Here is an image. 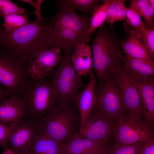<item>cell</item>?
I'll list each match as a JSON object with an SVG mask.
<instances>
[{
	"label": "cell",
	"mask_w": 154,
	"mask_h": 154,
	"mask_svg": "<svg viewBox=\"0 0 154 154\" xmlns=\"http://www.w3.org/2000/svg\"><path fill=\"white\" fill-rule=\"evenodd\" d=\"M21 1L23 3H28L32 7H33L34 8H35L36 5H37V2L36 1H35L33 0H21Z\"/></svg>",
	"instance_id": "obj_36"
},
{
	"label": "cell",
	"mask_w": 154,
	"mask_h": 154,
	"mask_svg": "<svg viewBox=\"0 0 154 154\" xmlns=\"http://www.w3.org/2000/svg\"><path fill=\"white\" fill-rule=\"evenodd\" d=\"M6 154H15L13 151L10 149H7L5 151Z\"/></svg>",
	"instance_id": "obj_39"
},
{
	"label": "cell",
	"mask_w": 154,
	"mask_h": 154,
	"mask_svg": "<svg viewBox=\"0 0 154 154\" xmlns=\"http://www.w3.org/2000/svg\"><path fill=\"white\" fill-rule=\"evenodd\" d=\"M39 129V125L19 124L11 132L9 141L15 150H25Z\"/></svg>",
	"instance_id": "obj_21"
},
{
	"label": "cell",
	"mask_w": 154,
	"mask_h": 154,
	"mask_svg": "<svg viewBox=\"0 0 154 154\" xmlns=\"http://www.w3.org/2000/svg\"><path fill=\"white\" fill-rule=\"evenodd\" d=\"M64 53L62 61L54 69L50 80L57 96L59 103L72 104L74 97L83 86L82 76L76 72L71 62L72 54L68 52Z\"/></svg>",
	"instance_id": "obj_5"
},
{
	"label": "cell",
	"mask_w": 154,
	"mask_h": 154,
	"mask_svg": "<svg viewBox=\"0 0 154 154\" xmlns=\"http://www.w3.org/2000/svg\"><path fill=\"white\" fill-rule=\"evenodd\" d=\"M89 82L85 88L74 97L80 118V132L83 129L85 121L92 112L96 103L95 90L96 79L94 72L89 74Z\"/></svg>",
	"instance_id": "obj_14"
},
{
	"label": "cell",
	"mask_w": 154,
	"mask_h": 154,
	"mask_svg": "<svg viewBox=\"0 0 154 154\" xmlns=\"http://www.w3.org/2000/svg\"><path fill=\"white\" fill-rule=\"evenodd\" d=\"M145 142L129 144L115 143L112 146L108 147L106 154H137L139 147Z\"/></svg>",
	"instance_id": "obj_29"
},
{
	"label": "cell",
	"mask_w": 154,
	"mask_h": 154,
	"mask_svg": "<svg viewBox=\"0 0 154 154\" xmlns=\"http://www.w3.org/2000/svg\"><path fill=\"white\" fill-rule=\"evenodd\" d=\"M120 97L124 111L128 114H141L140 98L135 81L123 66L112 76Z\"/></svg>",
	"instance_id": "obj_9"
},
{
	"label": "cell",
	"mask_w": 154,
	"mask_h": 154,
	"mask_svg": "<svg viewBox=\"0 0 154 154\" xmlns=\"http://www.w3.org/2000/svg\"><path fill=\"white\" fill-rule=\"evenodd\" d=\"M26 66L17 56L0 51V84L11 96H19L29 78Z\"/></svg>",
	"instance_id": "obj_6"
},
{
	"label": "cell",
	"mask_w": 154,
	"mask_h": 154,
	"mask_svg": "<svg viewBox=\"0 0 154 154\" xmlns=\"http://www.w3.org/2000/svg\"><path fill=\"white\" fill-rule=\"evenodd\" d=\"M125 0H110L106 9V21L114 24L118 21L124 20L127 8Z\"/></svg>",
	"instance_id": "obj_26"
},
{
	"label": "cell",
	"mask_w": 154,
	"mask_h": 154,
	"mask_svg": "<svg viewBox=\"0 0 154 154\" xmlns=\"http://www.w3.org/2000/svg\"><path fill=\"white\" fill-rule=\"evenodd\" d=\"M4 33L5 31L3 29L2 27L0 25V51L2 48V40Z\"/></svg>",
	"instance_id": "obj_37"
},
{
	"label": "cell",
	"mask_w": 154,
	"mask_h": 154,
	"mask_svg": "<svg viewBox=\"0 0 154 154\" xmlns=\"http://www.w3.org/2000/svg\"><path fill=\"white\" fill-rule=\"evenodd\" d=\"M150 6L153 9H154V0H148Z\"/></svg>",
	"instance_id": "obj_38"
},
{
	"label": "cell",
	"mask_w": 154,
	"mask_h": 154,
	"mask_svg": "<svg viewBox=\"0 0 154 154\" xmlns=\"http://www.w3.org/2000/svg\"><path fill=\"white\" fill-rule=\"evenodd\" d=\"M108 146L107 142L89 139L78 132L62 145L61 152L64 154H95L105 151Z\"/></svg>",
	"instance_id": "obj_13"
},
{
	"label": "cell",
	"mask_w": 154,
	"mask_h": 154,
	"mask_svg": "<svg viewBox=\"0 0 154 154\" xmlns=\"http://www.w3.org/2000/svg\"><path fill=\"white\" fill-rule=\"evenodd\" d=\"M2 154H6L5 153V152L4 151L3 152V153Z\"/></svg>",
	"instance_id": "obj_41"
},
{
	"label": "cell",
	"mask_w": 154,
	"mask_h": 154,
	"mask_svg": "<svg viewBox=\"0 0 154 154\" xmlns=\"http://www.w3.org/2000/svg\"><path fill=\"white\" fill-rule=\"evenodd\" d=\"M15 127L0 123V145L7 150L9 145V137L11 131Z\"/></svg>",
	"instance_id": "obj_32"
},
{
	"label": "cell",
	"mask_w": 154,
	"mask_h": 154,
	"mask_svg": "<svg viewBox=\"0 0 154 154\" xmlns=\"http://www.w3.org/2000/svg\"><path fill=\"white\" fill-rule=\"evenodd\" d=\"M60 49L52 47L40 53L27 66L28 76L32 78H47L63 59Z\"/></svg>",
	"instance_id": "obj_11"
},
{
	"label": "cell",
	"mask_w": 154,
	"mask_h": 154,
	"mask_svg": "<svg viewBox=\"0 0 154 154\" xmlns=\"http://www.w3.org/2000/svg\"><path fill=\"white\" fill-rule=\"evenodd\" d=\"M116 126L113 122L100 112L94 109L87 118L80 134L89 139L107 143L114 135Z\"/></svg>",
	"instance_id": "obj_10"
},
{
	"label": "cell",
	"mask_w": 154,
	"mask_h": 154,
	"mask_svg": "<svg viewBox=\"0 0 154 154\" xmlns=\"http://www.w3.org/2000/svg\"><path fill=\"white\" fill-rule=\"evenodd\" d=\"M134 80L140 96L141 116L148 123L153 124L154 121L153 77L145 80Z\"/></svg>",
	"instance_id": "obj_15"
},
{
	"label": "cell",
	"mask_w": 154,
	"mask_h": 154,
	"mask_svg": "<svg viewBox=\"0 0 154 154\" xmlns=\"http://www.w3.org/2000/svg\"><path fill=\"white\" fill-rule=\"evenodd\" d=\"M124 40L116 33L114 24L106 21L96 33L91 48L93 66L99 82L112 77L122 68L120 48Z\"/></svg>",
	"instance_id": "obj_2"
},
{
	"label": "cell",
	"mask_w": 154,
	"mask_h": 154,
	"mask_svg": "<svg viewBox=\"0 0 154 154\" xmlns=\"http://www.w3.org/2000/svg\"><path fill=\"white\" fill-rule=\"evenodd\" d=\"M80 118L72 103L60 102L42 119L39 130L62 145L79 132Z\"/></svg>",
	"instance_id": "obj_3"
},
{
	"label": "cell",
	"mask_w": 154,
	"mask_h": 154,
	"mask_svg": "<svg viewBox=\"0 0 154 154\" xmlns=\"http://www.w3.org/2000/svg\"><path fill=\"white\" fill-rule=\"evenodd\" d=\"M91 47L86 44L78 45L71 56L70 60L76 72L86 76L91 71L93 59Z\"/></svg>",
	"instance_id": "obj_18"
},
{
	"label": "cell",
	"mask_w": 154,
	"mask_h": 154,
	"mask_svg": "<svg viewBox=\"0 0 154 154\" xmlns=\"http://www.w3.org/2000/svg\"><path fill=\"white\" fill-rule=\"evenodd\" d=\"M124 21L123 25L127 33L134 29H141L146 26L140 16L128 8Z\"/></svg>",
	"instance_id": "obj_30"
},
{
	"label": "cell",
	"mask_w": 154,
	"mask_h": 154,
	"mask_svg": "<svg viewBox=\"0 0 154 154\" xmlns=\"http://www.w3.org/2000/svg\"><path fill=\"white\" fill-rule=\"evenodd\" d=\"M18 98L24 105L25 114L37 117L43 116L59 103L57 96L47 78L29 77Z\"/></svg>",
	"instance_id": "obj_4"
},
{
	"label": "cell",
	"mask_w": 154,
	"mask_h": 154,
	"mask_svg": "<svg viewBox=\"0 0 154 154\" xmlns=\"http://www.w3.org/2000/svg\"><path fill=\"white\" fill-rule=\"evenodd\" d=\"M122 66L134 80H145L153 77L154 63L142 59L128 57L122 54Z\"/></svg>",
	"instance_id": "obj_17"
},
{
	"label": "cell",
	"mask_w": 154,
	"mask_h": 154,
	"mask_svg": "<svg viewBox=\"0 0 154 154\" xmlns=\"http://www.w3.org/2000/svg\"><path fill=\"white\" fill-rule=\"evenodd\" d=\"M25 114L19 98L10 96L0 104V123L16 127Z\"/></svg>",
	"instance_id": "obj_16"
},
{
	"label": "cell",
	"mask_w": 154,
	"mask_h": 154,
	"mask_svg": "<svg viewBox=\"0 0 154 154\" xmlns=\"http://www.w3.org/2000/svg\"><path fill=\"white\" fill-rule=\"evenodd\" d=\"M29 15L26 14H12L4 17L2 27L6 33L15 31L27 24L29 22Z\"/></svg>",
	"instance_id": "obj_28"
},
{
	"label": "cell",
	"mask_w": 154,
	"mask_h": 154,
	"mask_svg": "<svg viewBox=\"0 0 154 154\" xmlns=\"http://www.w3.org/2000/svg\"><path fill=\"white\" fill-rule=\"evenodd\" d=\"M128 34V38L123 42L121 46L125 55L148 61H153L148 56L144 45L137 35L133 32H130Z\"/></svg>",
	"instance_id": "obj_23"
},
{
	"label": "cell",
	"mask_w": 154,
	"mask_h": 154,
	"mask_svg": "<svg viewBox=\"0 0 154 154\" xmlns=\"http://www.w3.org/2000/svg\"><path fill=\"white\" fill-rule=\"evenodd\" d=\"M53 35L50 22L29 21L15 31L5 32L0 51L18 57L27 66L41 52L54 47Z\"/></svg>",
	"instance_id": "obj_1"
},
{
	"label": "cell",
	"mask_w": 154,
	"mask_h": 154,
	"mask_svg": "<svg viewBox=\"0 0 154 154\" xmlns=\"http://www.w3.org/2000/svg\"><path fill=\"white\" fill-rule=\"evenodd\" d=\"M10 96L7 90L0 84V104Z\"/></svg>",
	"instance_id": "obj_35"
},
{
	"label": "cell",
	"mask_w": 154,
	"mask_h": 154,
	"mask_svg": "<svg viewBox=\"0 0 154 154\" xmlns=\"http://www.w3.org/2000/svg\"><path fill=\"white\" fill-rule=\"evenodd\" d=\"M104 3L100 0H58L56 3V8L72 11L78 10L92 16Z\"/></svg>",
	"instance_id": "obj_22"
},
{
	"label": "cell",
	"mask_w": 154,
	"mask_h": 154,
	"mask_svg": "<svg viewBox=\"0 0 154 154\" xmlns=\"http://www.w3.org/2000/svg\"><path fill=\"white\" fill-rule=\"evenodd\" d=\"M144 45L148 56L153 60L154 58V27L146 26L134 31Z\"/></svg>",
	"instance_id": "obj_27"
},
{
	"label": "cell",
	"mask_w": 154,
	"mask_h": 154,
	"mask_svg": "<svg viewBox=\"0 0 154 154\" xmlns=\"http://www.w3.org/2000/svg\"><path fill=\"white\" fill-rule=\"evenodd\" d=\"M62 147V145L38 129L26 150L31 151L29 154H60Z\"/></svg>",
	"instance_id": "obj_20"
},
{
	"label": "cell",
	"mask_w": 154,
	"mask_h": 154,
	"mask_svg": "<svg viewBox=\"0 0 154 154\" xmlns=\"http://www.w3.org/2000/svg\"><path fill=\"white\" fill-rule=\"evenodd\" d=\"M103 1L104 3L92 15L90 27L80 44H85L90 41V37L94 32L106 21V9L110 0H103Z\"/></svg>",
	"instance_id": "obj_24"
},
{
	"label": "cell",
	"mask_w": 154,
	"mask_h": 154,
	"mask_svg": "<svg viewBox=\"0 0 154 154\" xmlns=\"http://www.w3.org/2000/svg\"><path fill=\"white\" fill-rule=\"evenodd\" d=\"M137 154H154V139L152 137L140 147Z\"/></svg>",
	"instance_id": "obj_33"
},
{
	"label": "cell",
	"mask_w": 154,
	"mask_h": 154,
	"mask_svg": "<svg viewBox=\"0 0 154 154\" xmlns=\"http://www.w3.org/2000/svg\"><path fill=\"white\" fill-rule=\"evenodd\" d=\"M26 154V153H24V154Z\"/></svg>",
	"instance_id": "obj_43"
},
{
	"label": "cell",
	"mask_w": 154,
	"mask_h": 154,
	"mask_svg": "<svg viewBox=\"0 0 154 154\" xmlns=\"http://www.w3.org/2000/svg\"><path fill=\"white\" fill-rule=\"evenodd\" d=\"M56 9L54 15L44 20L50 22L53 27L71 30L83 38L90 27L92 17L79 15L75 11Z\"/></svg>",
	"instance_id": "obj_12"
},
{
	"label": "cell",
	"mask_w": 154,
	"mask_h": 154,
	"mask_svg": "<svg viewBox=\"0 0 154 154\" xmlns=\"http://www.w3.org/2000/svg\"><path fill=\"white\" fill-rule=\"evenodd\" d=\"M60 154H64L63 153H62V152H61V153H60Z\"/></svg>",
	"instance_id": "obj_42"
},
{
	"label": "cell",
	"mask_w": 154,
	"mask_h": 154,
	"mask_svg": "<svg viewBox=\"0 0 154 154\" xmlns=\"http://www.w3.org/2000/svg\"><path fill=\"white\" fill-rule=\"evenodd\" d=\"M27 13L25 9L19 7L9 0H0V16L3 18L12 14H25Z\"/></svg>",
	"instance_id": "obj_31"
},
{
	"label": "cell",
	"mask_w": 154,
	"mask_h": 154,
	"mask_svg": "<svg viewBox=\"0 0 154 154\" xmlns=\"http://www.w3.org/2000/svg\"><path fill=\"white\" fill-rule=\"evenodd\" d=\"M54 46L72 54L82 37L75 32L66 28L53 27Z\"/></svg>",
	"instance_id": "obj_19"
},
{
	"label": "cell",
	"mask_w": 154,
	"mask_h": 154,
	"mask_svg": "<svg viewBox=\"0 0 154 154\" xmlns=\"http://www.w3.org/2000/svg\"><path fill=\"white\" fill-rule=\"evenodd\" d=\"M44 1V0H37V5L35 8V9L34 11L31 13V14H35L36 16V20L40 23L45 21L44 18L41 14L40 12L41 7Z\"/></svg>",
	"instance_id": "obj_34"
},
{
	"label": "cell",
	"mask_w": 154,
	"mask_h": 154,
	"mask_svg": "<svg viewBox=\"0 0 154 154\" xmlns=\"http://www.w3.org/2000/svg\"><path fill=\"white\" fill-rule=\"evenodd\" d=\"M95 92L94 110L112 121L123 113L124 110L121 99L112 76L99 82Z\"/></svg>",
	"instance_id": "obj_8"
},
{
	"label": "cell",
	"mask_w": 154,
	"mask_h": 154,
	"mask_svg": "<svg viewBox=\"0 0 154 154\" xmlns=\"http://www.w3.org/2000/svg\"><path fill=\"white\" fill-rule=\"evenodd\" d=\"M114 135L115 142L129 144L145 142L153 137L149 123L142 118L141 115L123 113L117 119Z\"/></svg>",
	"instance_id": "obj_7"
},
{
	"label": "cell",
	"mask_w": 154,
	"mask_h": 154,
	"mask_svg": "<svg viewBox=\"0 0 154 154\" xmlns=\"http://www.w3.org/2000/svg\"><path fill=\"white\" fill-rule=\"evenodd\" d=\"M128 7L144 20L145 25L149 27H154V9L150 5L148 0H129Z\"/></svg>",
	"instance_id": "obj_25"
},
{
	"label": "cell",
	"mask_w": 154,
	"mask_h": 154,
	"mask_svg": "<svg viewBox=\"0 0 154 154\" xmlns=\"http://www.w3.org/2000/svg\"><path fill=\"white\" fill-rule=\"evenodd\" d=\"M107 149L105 151H104V152H102V153H99L95 154H106V151H107Z\"/></svg>",
	"instance_id": "obj_40"
}]
</instances>
